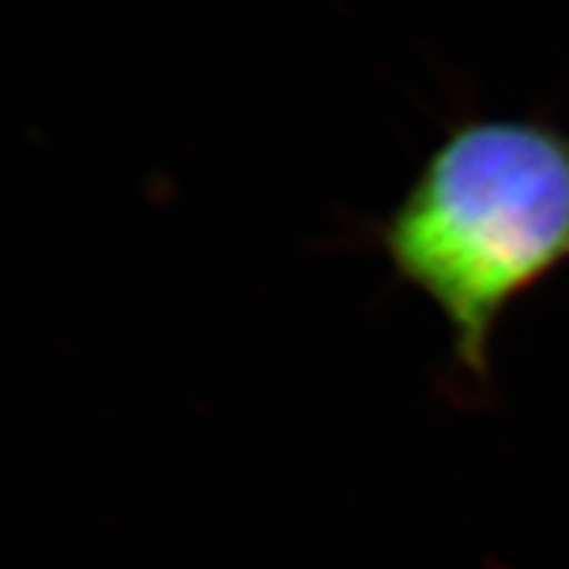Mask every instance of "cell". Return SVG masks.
Here are the masks:
<instances>
[{
    "instance_id": "cell-1",
    "label": "cell",
    "mask_w": 569,
    "mask_h": 569,
    "mask_svg": "<svg viewBox=\"0 0 569 569\" xmlns=\"http://www.w3.org/2000/svg\"><path fill=\"white\" fill-rule=\"evenodd\" d=\"M372 238L446 322L457 372L486 390L498 322L569 261V132L532 117L459 119Z\"/></svg>"
}]
</instances>
